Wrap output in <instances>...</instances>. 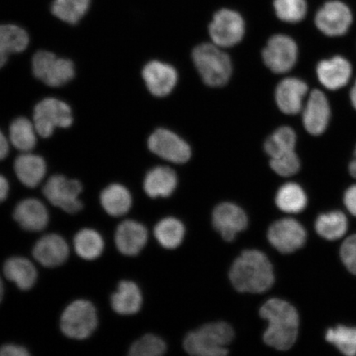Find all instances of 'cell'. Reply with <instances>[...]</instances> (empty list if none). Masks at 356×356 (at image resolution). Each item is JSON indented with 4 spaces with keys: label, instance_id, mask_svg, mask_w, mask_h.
Listing matches in <instances>:
<instances>
[{
    "label": "cell",
    "instance_id": "7c38bea8",
    "mask_svg": "<svg viewBox=\"0 0 356 356\" xmlns=\"http://www.w3.org/2000/svg\"><path fill=\"white\" fill-rule=\"evenodd\" d=\"M267 238L275 249L287 254L304 246L306 232L299 222L286 218L271 225Z\"/></svg>",
    "mask_w": 356,
    "mask_h": 356
},
{
    "label": "cell",
    "instance_id": "83f0119b",
    "mask_svg": "<svg viewBox=\"0 0 356 356\" xmlns=\"http://www.w3.org/2000/svg\"><path fill=\"white\" fill-rule=\"evenodd\" d=\"M74 244L77 254L88 261L99 258L104 249V241L102 236L91 229L80 230L75 235Z\"/></svg>",
    "mask_w": 356,
    "mask_h": 356
},
{
    "label": "cell",
    "instance_id": "bcb514c9",
    "mask_svg": "<svg viewBox=\"0 0 356 356\" xmlns=\"http://www.w3.org/2000/svg\"><path fill=\"white\" fill-rule=\"evenodd\" d=\"M3 296V284L1 278H0V302L2 301Z\"/></svg>",
    "mask_w": 356,
    "mask_h": 356
},
{
    "label": "cell",
    "instance_id": "277c9868",
    "mask_svg": "<svg viewBox=\"0 0 356 356\" xmlns=\"http://www.w3.org/2000/svg\"><path fill=\"white\" fill-rule=\"evenodd\" d=\"M193 59L203 81L209 86L221 87L232 74L230 58L215 44L204 43L195 47Z\"/></svg>",
    "mask_w": 356,
    "mask_h": 356
},
{
    "label": "cell",
    "instance_id": "60d3db41",
    "mask_svg": "<svg viewBox=\"0 0 356 356\" xmlns=\"http://www.w3.org/2000/svg\"><path fill=\"white\" fill-rule=\"evenodd\" d=\"M344 202L347 210H348L354 216H356V185L350 186L346 191Z\"/></svg>",
    "mask_w": 356,
    "mask_h": 356
},
{
    "label": "cell",
    "instance_id": "ab89813d",
    "mask_svg": "<svg viewBox=\"0 0 356 356\" xmlns=\"http://www.w3.org/2000/svg\"><path fill=\"white\" fill-rule=\"evenodd\" d=\"M0 355L1 356H29V353L24 347L8 344L4 345L0 348Z\"/></svg>",
    "mask_w": 356,
    "mask_h": 356
},
{
    "label": "cell",
    "instance_id": "8992f818",
    "mask_svg": "<svg viewBox=\"0 0 356 356\" xmlns=\"http://www.w3.org/2000/svg\"><path fill=\"white\" fill-rule=\"evenodd\" d=\"M33 124L40 136L50 137L56 128H68L73 124L72 111L63 101L44 99L35 106Z\"/></svg>",
    "mask_w": 356,
    "mask_h": 356
},
{
    "label": "cell",
    "instance_id": "52a82bcc",
    "mask_svg": "<svg viewBox=\"0 0 356 356\" xmlns=\"http://www.w3.org/2000/svg\"><path fill=\"white\" fill-rule=\"evenodd\" d=\"M33 71L35 77L50 87H61L74 77L73 62L57 58L55 54L40 51L33 58Z\"/></svg>",
    "mask_w": 356,
    "mask_h": 356
},
{
    "label": "cell",
    "instance_id": "ee69618b",
    "mask_svg": "<svg viewBox=\"0 0 356 356\" xmlns=\"http://www.w3.org/2000/svg\"><path fill=\"white\" fill-rule=\"evenodd\" d=\"M354 159L350 163L349 170L350 175L356 178V148L354 153Z\"/></svg>",
    "mask_w": 356,
    "mask_h": 356
},
{
    "label": "cell",
    "instance_id": "ba28073f",
    "mask_svg": "<svg viewBox=\"0 0 356 356\" xmlns=\"http://www.w3.org/2000/svg\"><path fill=\"white\" fill-rule=\"evenodd\" d=\"M82 191L83 186L79 181L55 175L44 186L43 193L53 206L67 213H75L81 211L83 206L79 200Z\"/></svg>",
    "mask_w": 356,
    "mask_h": 356
},
{
    "label": "cell",
    "instance_id": "9a60e30c",
    "mask_svg": "<svg viewBox=\"0 0 356 356\" xmlns=\"http://www.w3.org/2000/svg\"><path fill=\"white\" fill-rule=\"evenodd\" d=\"M330 118L331 109L327 97L318 89L312 91L302 110V123L306 131L313 136L321 135L326 131Z\"/></svg>",
    "mask_w": 356,
    "mask_h": 356
},
{
    "label": "cell",
    "instance_id": "1f68e13d",
    "mask_svg": "<svg viewBox=\"0 0 356 356\" xmlns=\"http://www.w3.org/2000/svg\"><path fill=\"white\" fill-rule=\"evenodd\" d=\"M185 228L175 218H166L159 222L154 229V236L163 248H176L184 238Z\"/></svg>",
    "mask_w": 356,
    "mask_h": 356
},
{
    "label": "cell",
    "instance_id": "7402d4cb",
    "mask_svg": "<svg viewBox=\"0 0 356 356\" xmlns=\"http://www.w3.org/2000/svg\"><path fill=\"white\" fill-rule=\"evenodd\" d=\"M15 170L22 184L33 188L40 184L46 175L47 164L40 156L26 152L15 160Z\"/></svg>",
    "mask_w": 356,
    "mask_h": 356
},
{
    "label": "cell",
    "instance_id": "f35d334b",
    "mask_svg": "<svg viewBox=\"0 0 356 356\" xmlns=\"http://www.w3.org/2000/svg\"><path fill=\"white\" fill-rule=\"evenodd\" d=\"M341 257L346 268L356 275V234L350 236L341 245Z\"/></svg>",
    "mask_w": 356,
    "mask_h": 356
},
{
    "label": "cell",
    "instance_id": "4316f807",
    "mask_svg": "<svg viewBox=\"0 0 356 356\" xmlns=\"http://www.w3.org/2000/svg\"><path fill=\"white\" fill-rule=\"evenodd\" d=\"M100 202L108 215L119 217L126 215L130 211L132 198L130 191L124 186L111 184L102 191Z\"/></svg>",
    "mask_w": 356,
    "mask_h": 356
},
{
    "label": "cell",
    "instance_id": "7bdbcfd3",
    "mask_svg": "<svg viewBox=\"0 0 356 356\" xmlns=\"http://www.w3.org/2000/svg\"><path fill=\"white\" fill-rule=\"evenodd\" d=\"M8 191H10V186L6 178L0 175V203L6 200Z\"/></svg>",
    "mask_w": 356,
    "mask_h": 356
},
{
    "label": "cell",
    "instance_id": "2e32d148",
    "mask_svg": "<svg viewBox=\"0 0 356 356\" xmlns=\"http://www.w3.org/2000/svg\"><path fill=\"white\" fill-rule=\"evenodd\" d=\"M147 88L156 97L169 95L177 82V73L172 66L159 61H151L142 72Z\"/></svg>",
    "mask_w": 356,
    "mask_h": 356
},
{
    "label": "cell",
    "instance_id": "9c48e42d",
    "mask_svg": "<svg viewBox=\"0 0 356 356\" xmlns=\"http://www.w3.org/2000/svg\"><path fill=\"white\" fill-rule=\"evenodd\" d=\"M209 33L216 46L234 47L242 41L245 33L244 21L238 13L222 10L213 16Z\"/></svg>",
    "mask_w": 356,
    "mask_h": 356
},
{
    "label": "cell",
    "instance_id": "8fae6325",
    "mask_svg": "<svg viewBox=\"0 0 356 356\" xmlns=\"http://www.w3.org/2000/svg\"><path fill=\"white\" fill-rule=\"evenodd\" d=\"M148 146L159 157L175 163H184L191 158V148L186 142L166 129H159L150 136Z\"/></svg>",
    "mask_w": 356,
    "mask_h": 356
},
{
    "label": "cell",
    "instance_id": "3957f363",
    "mask_svg": "<svg viewBox=\"0 0 356 356\" xmlns=\"http://www.w3.org/2000/svg\"><path fill=\"white\" fill-rule=\"evenodd\" d=\"M234 337L233 328L225 322L204 325L186 337L184 348L189 355L224 356L229 353L227 346Z\"/></svg>",
    "mask_w": 356,
    "mask_h": 356
},
{
    "label": "cell",
    "instance_id": "30bf717a",
    "mask_svg": "<svg viewBox=\"0 0 356 356\" xmlns=\"http://www.w3.org/2000/svg\"><path fill=\"white\" fill-rule=\"evenodd\" d=\"M264 63L275 74H284L296 64L298 47L293 40L286 35L271 38L262 52Z\"/></svg>",
    "mask_w": 356,
    "mask_h": 356
},
{
    "label": "cell",
    "instance_id": "7a4b0ae2",
    "mask_svg": "<svg viewBox=\"0 0 356 356\" xmlns=\"http://www.w3.org/2000/svg\"><path fill=\"white\" fill-rule=\"evenodd\" d=\"M260 315L268 322L264 335L265 343L279 350L291 349L296 343L299 329L296 309L286 301L271 299L261 306Z\"/></svg>",
    "mask_w": 356,
    "mask_h": 356
},
{
    "label": "cell",
    "instance_id": "d590c367",
    "mask_svg": "<svg viewBox=\"0 0 356 356\" xmlns=\"http://www.w3.org/2000/svg\"><path fill=\"white\" fill-rule=\"evenodd\" d=\"M275 13L280 20L298 22L306 15L305 0H274Z\"/></svg>",
    "mask_w": 356,
    "mask_h": 356
},
{
    "label": "cell",
    "instance_id": "74e56055",
    "mask_svg": "<svg viewBox=\"0 0 356 356\" xmlns=\"http://www.w3.org/2000/svg\"><path fill=\"white\" fill-rule=\"evenodd\" d=\"M270 167L282 177H291L296 175L300 170V163L296 151H291L271 158Z\"/></svg>",
    "mask_w": 356,
    "mask_h": 356
},
{
    "label": "cell",
    "instance_id": "d4e9b609",
    "mask_svg": "<svg viewBox=\"0 0 356 356\" xmlns=\"http://www.w3.org/2000/svg\"><path fill=\"white\" fill-rule=\"evenodd\" d=\"M111 307L115 313L121 315H132L140 311L142 295L137 284L123 280L119 284L117 291L111 298Z\"/></svg>",
    "mask_w": 356,
    "mask_h": 356
},
{
    "label": "cell",
    "instance_id": "5bb4252c",
    "mask_svg": "<svg viewBox=\"0 0 356 356\" xmlns=\"http://www.w3.org/2000/svg\"><path fill=\"white\" fill-rule=\"evenodd\" d=\"M248 224L246 213L233 203H222L213 210V225L226 241H233Z\"/></svg>",
    "mask_w": 356,
    "mask_h": 356
},
{
    "label": "cell",
    "instance_id": "8d00e7d4",
    "mask_svg": "<svg viewBox=\"0 0 356 356\" xmlns=\"http://www.w3.org/2000/svg\"><path fill=\"white\" fill-rule=\"evenodd\" d=\"M166 344L157 336L145 335L134 343L129 351L132 356H159L165 353Z\"/></svg>",
    "mask_w": 356,
    "mask_h": 356
},
{
    "label": "cell",
    "instance_id": "f6af8a7d",
    "mask_svg": "<svg viewBox=\"0 0 356 356\" xmlns=\"http://www.w3.org/2000/svg\"><path fill=\"white\" fill-rule=\"evenodd\" d=\"M350 96L351 104H353L354 108L356 109V82L355 83L353 88H351Z\"/></svg>",
    "mask_w": 356,
    "mask_h": 356
},
{
    "label": "cell",
    "instance_id": "836d02e7",
    "mask_svg": "<svg viewBox=\"0 0 356 356\" xmlns=\"http://www.w3.org/2000/svg\"><path fill=\"white\" fill-rule=\"evenodd\" d=\"M296 134L292 128L282 127L275 131L265 142L264 148L270 158L295 150Z\"/></svg>",
    "mask_w": 356,
    "mask_h": 356
},
{
    "label": "cell",
    "instance_id": "5b68a950",
    "mask_svg": "<svg viewBox=\"0 0 356 356\" xmlns=\"http://www.w3.org/2000/svg\"><path fill=\"white\" fill-rule=\"evenodd\" d=\"M97 326V315L92 302L78 300L67 307L62 314L60 327L66 337L83 340L92 335Z\"/></svg>",
    "mask_w": 356,
    "mask_h": 356
},
{
    "label": "cell",
    "instance_id": "d6986e66",
    "mask_svg": "<svg viewBox=\"0 0 356 356\" xmlns=\"http://www.w3.org/2000/svg\"><path fill=\"white\" fill-rule=\"evenodd\" d=\"M148 240V231L143 225L126 220L118 227L115 242L120 252L126 256H136L143 249Z\"/></svg>",
    "mask_w": 356,
    "mask_h": 356
},
{
    "label": "cell",
    "instance_id": "e0dca14e",
    "mask_svg": "<svg viewBox=\"0 0 356 356\" xmlns=\"http://www.w3.org/2000/svg\"><path fill=\"white\" fill-rule=\"evenodd\" d=\"M308 86L296 78H287L278 84L275 101L283 113L296 115L302 108V101L308 92Z\"/></svg>",
    "mask_w": 356,
    "mask_h": 356
},
{
    "label": "cell",
    "instance_id": "4dcf8cb0",
    "mask_svg": "<svg viewBox=\"0 0 356 356\" xmlns=\"http://www.w3.org/2000/svg\"><path fill=\"white\" fill-rule=\"evenodd\" d=\"M315 227L316 231L323 238L337 240L343 237L348 228V222L343 213L333 211L320 216Z\"/></svg>",
    "mask_w": 356,
    "mask_h": 356
},
{
    "label": "cell",
    "instance_id": "ac0fdd59",
    "mask_svg": "<svg viewBox=\"0 0 356 356\" xmlns=\"http://www.w3.org/2000/svg\"><path fill=\"white\" fill-rule=\"evenodd\" d=\"M33 256L40 264L56 267L63 264L69 257L70 248L60 235L51 234L43 236L33 248Z\"/></svg>",
    "mask_w": 356,
    "mask_h": 356
},
{
    "label": "cell",
    "instance_id": "603a6c76",
    "mask_svg": "<svg viewBox=\"0 0 356 356\" xmlns=\"http://www.w3.org/2000/svg\"><path fill=\"white\" fill-rule=\"evenodd\" d=\"M177 185V177L172 169L156 167L147 173L144 188L150 197H168L175 191Z\"/></svg>",
    "mask_w": 356,
    "mask_h": 356
},
{
    "label": "cell",
    "instance_id": "f546056e",
    "mask_svg": "<svg viewBox=\"0 0 356 356\" xmlns=\"http://www.w3.org/2000/svg\"><path fill=\"white\" fill-rule=\"evenodd\" d=\"M37 131L29 119L19 118L13 122L10 129V141L17 149L29 152L37 144Z\"/></svg>",
    "mask_w": 356,
    "mask_h": 356
},
{
    "label": "cell",
    "instance_id": "b9f144b4",
    "mask_svg": "<svg viewBox=\"0 0 356 356\" xmlns=\"http://www.w3.org/2000/svg\"><path fill=\"white\" fill-rule=\"evenodd\" d=\"M10 151V146H8L6 137L4 136L3 132L0 131V160H3L7 157Z\"/></svg>",
    "mask_w": 356,
    "mask_h": 356
},
{
    "label": "cell",
    "instance_id": "e575fe53",
    "mask_svg": "<svg viewBox=\"0 0 356 356\" xmlns=\"http://www.w3.org/2000/svg\"><path fill=\"white\" fill-rule=\"evenodd\" d=\"M326 339L333 344L342 354L348 356L356 355V328L338 326L329 329Z\"/></svg>",
    "mask_w": 356,
    "mask_h": 356
},
{
    "label": "cell",
    "instance_id": "cb8c5ba5",
    "mask_svg": "<svg viewBox=\"0 0 356 356\" xmlns=\"http://www.w3.org/2000/svg\"><path fill=\"white\" fill-rule=\"evenodd\" d=\"M6 277L15 283L22 291H29L38 279L37 269L33 262L24 257H11L3 266Z\"/></svg>",
    "mask_w": 356,
    "mask_h": 356
},
{
    "label": "cell",
    "instance_id": "ffe728a7",
    "mask_svg": "<svg viewBox=\"0 0 356 356\" xmlns=\"http://www.w3.org/2000/svg\"><path fill=\"white\" fill-rule=\"evenodd\" d=\"M13 217L22 229L31 232H39L48 225L47 209L38 199L22 200L15 209Z\"/></svg>",
    "mask_w": 356,
    "mask_h": 356
},
{
    "label": "cell",
    "instance_id": "6da1fadb",
    "mask_svg": "<svg viewBox=\"0 0 356 356\" xmlns=\"http://www.w3.org/2000/svg\"><path fill=\"white\" fill-rule=\"evenodd\" d=\"M229 279L239 292L264 293L273 286V267L264 252L244 251L231 267Z\"/></svg>",
    "mask_w": 356,
    "mask_h": 356
},
{
    "label": "cell",
    "instance_id": "d6a6232c",
    "mask_svg": "<svg viewBox=\"0 0 356 356\" xmlns=\"http://www.w3.org/2000/svg\"><path fill=\"white\" fill-rule=\"evenodd\" d=\"M90 0H55L51 11L58 19L69 24H76L86 15Z\"/></svg>",
    "mask_w": 356,
    "mask_h": 356
},
{
    "label": "cell",
    "instance_id": "4fadbf2b",
    "mask_svg": "<svg viewBox=\"0 0 356 356\" xmlns=\"http://www.w3.org/2000/svg\"><path fill=\"white\" fill-rule=\"evenodd\" d=\"M318 29L329 37H339L349 30L353 22L350 8L340 1H330L320 8L315 19Z\"/></svg>",
    "mask_w": 356,
    "mask_h": 356
},
{
    "label": "cell",
    "instance_id": "f1b7e54d",
    "mask_svg": "<svg viewBox=\"0 0 356 356\" xmlns=\"http://www.w3.org/2000/svg\"><path fill=\"white\" fill-rule=\"evenodd\" d=\"M275 202L280 211L296 213L304 211L307 197L300 185L289 182L279 189Z\"/></svg>",
    "mask_w": 356,
    "mask_h": 356
},
{
    "label": "cell",
    "instance_id": "44dd1931",
    "mask_svg": "<svg viewBox=\"0 0 356 356\" xmlns=\"http://www.w3.org/2000/svg\"><path fill=\"white\" fill-rule=\"evenodd\" d=\"M350 64L343 57L335 56L325 60L318 65L317 74L320 83L329 90H337L343 88L351 76Z\"/></svg>",
    "mask_w": 356,
    "mask_h": 356
},
{
    "label": "cell",
    "instance_id": "484cf974",
    "mask_svg": "<svg viewBox=\"0 0 356 356\" xmlns=\"http://www.w3.org/2000/svg\"><path fill=\"white\" fill-rule=\"evenodd\" d=\"M29 43V35L20 26L0 25V69L6 64L8 56L25 51Z\"/></svg>",
    "mask_w": 356,
    "mask_h": 356
}]
</instances>
